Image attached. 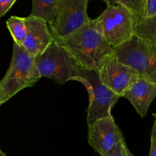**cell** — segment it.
<instances>
[{
  "label": "cell",
  "instance_id": "22",
  "mask_svg": "<svg viewBox=\"0 0 156 156\" xmlns=\"http://www.w3.org/2000/svg\"><path fill=\"white\" fill-rule=\"evenodd\" d=\"M0 156H6V154L2 150L1 146H0Z\"/></svg>",
  "mask_w": 156,
  "mask_h": 156
},
{
  "label": "cell",
  "instance_id": "23",
  "mask_svg": "<svg viewBox=\"0 0 156 156\" xmlns=\"http://www.w3.org/2000/svg\"><path fill=\"white\" fill-rule=\"evenodd\" d=\"M153 117H155V121L156 122V112L155 113V114H153Z\"/></svg>",
  "mask_w": 156,
  "mask_h": 156
},
{
  "label": "cell",
  "instance_id": "16",
  "mask_svg": "<svg viewBox=\"0 0 156 156\" xmlns=\"http://www.w3.org/2000/svg\"><path fill=\"white\" fill-rule=\"evenodd\" d=\"M111 1H112V5H114V3H116L117 5L124 6L130 12H132L138 18L140 0H111Z\"/></svg>",
  "mask_w": 156,
  "mask_h": 156
},
{
  "label": "cell",
  "instance_id": "18",
  "mask_svg": "<svg viewBox=\"0 0 156 156\" xmlns=\"http://www.w3.org/2000/svg\"><path fill=\"white\" fill-rule=\"evenodd\" d=\"M16 0H0V18L4 16L12 7Z\"/></svg>",
  "mask_w": 156,
  "mask_h": 156
},
{
  "label": "cell",
  "instance_id": "7",
  "mask_svg": "<svg viewBox=\"0 0 156 156\" xmlns=\"http://www.w3.org/2000/svg\"><path fill=\"white\" fill-rule=\"evenodd\" d=\"M88 0H59L56 17L50 26L53 37H65L90 21Z\"/></svg>",
  "mask_w": 156,
  "mask_h": 156
},
{
  "label": "cell",
  "instance_id": "3",
  "mask_svg": "<svg viewBox=\"0 0 156 156\" xmlns=\"http://www.w3.org/2000/svg\"><path fill=\"white\" fill-rule=\"evenodd\" d=\"M137 17L120 5H108L94 19L98 29L113 49L125 44L135 35Z\"/></svg>",
  "mask_w": 156,
  "mask_h": 156
},
{
  "label": "cell",
  "instance_id": "21",
  "mask_svg": "<svg viewBox=\"0 0 156 156\" xmlns=\"http://www.w3.org/2000/svg\"><path fill=\"white\" fill-rule=\"evenodd\" d=\"M101 1H103L104 2L106 3L107 5H112V1H111V0H101Z\"/></svg>",
  "mask_w": 156,
  "mask_h": 156
},
{
  "label": "cell",
  "instance_id": "4",
  "mask_svg": "<svg viewBox=\"0 0 156 156\" xmlns=\"http://www.w3.org/2000/svg\"><path fill=\"white\" fill-rule=\"evenodd\" d=\"M114 55L142 77L156 84L155 42L134 35L127 42L114 48Z\"/></svg>",
  "mask_w": 156,
  "mask_h": 156
},
{
  "label": "cell",
  "instance_id": "10",
  "mask_svg": "<svg viewBox=\"0 0 156 156\" xmlns=\"http://www.w3.org/2000/svg\"><path fill=\"white\" fill-rule=\"evenodd\" d=\"M24 20L27 33L22 47L29 54L36 58L54 41V37L44 20L30 15L24 18Z\"/></svg>",
  "mask_w": 156,
  "mask_h": 156
},
{
  "label": "cell",
  "instance_id": "24",
  "mask_svg": "<svg viewBox=\"0 0 156 156\" xmlns=\"http://www.w3.org/2000/svg\"><path fill=\"white\" fill-rule=\"evenodd\" d=\"M2 105V98H1V96H0V105Z\"/></svg>",
  "mask_w": 156,
  "mask_h": 156
},
{
  "label": "cell",
  "instance_id": "1",
  "mask_svg": "<svg viewBox=\"0 0 156 156\" xmlns=\"http://www.w3.org/2000/svg\"><path fill=\"white\" fill-rule=\"evenodd\" d=\"M80 69L98 71L108 56L114 52L101 34L94 19L65 37H54Z\"/></svg>",
  "mask_w": 156,
  "mask_h": 156
},
{
  "label": "cell",
  "instance_id": "5",
  "mask_svg": "<svg viewBox=\"0 0 156 156\" xmlns=\"http://www.w3.org/2000/svg\"><path fill=\"white\" fill-rule=\"evenodd\" d=\"M74 81L81 82L88 91L89 97L87 110L88 126L98 119L112 117L111 110L120 97L101 83L98 71L81 69L80 76Z\"/></svg>",
  "mask_w": 156,
  "mask_h": 156
},
{
  "label": "cell",
  "instance_id": "20",
  "mask_svg": "<svg viewBox=\"0 0 156 156\" xmlns=\"http://www.w3.org/2000/svg\"><path fill=\"white\" fill-rule=\"evenodd\" d=\"M126 156H134V155L132 154V152H131L130 151H129V149H128L127 146H126Z\"/></svg>",
  "mask_w": 156,
  "mask_h": 156
},
{
  "label": "cell",
  "instance_id": "9",
  "mask_svg": "<svg viewBox=\"0 0 156 156\" xmlns=\"http://www.w3.org/2000/svg\"><path fill=\"white\" fill-rule=\"evenodd\" d=\"M88 126V141L101 156H108L124 140L114 117L98 119Z\"/></svg>",
  "mask_w": 156,
  "mask_h": 156
},
{
  "label": "cell",
  "instance_id": "6",
  "mask_svg": "<svg viewBox=\"0 0 156 156\" xmlns=\"http://www.w3.org/2000/svg\"><path fill=\"white\" fill-rule=\"evenodd\" d=\"M35 59L41 78L50 79L59 85L80 76V69L55 40Z\"/></svg>",
  "mask_w": 156,
  "mask_h": 156
},
{
  "label": "cell",
  "instance_id": "11",
  "mask_svg": "<svg viewBox=\"0 0 156 156\" xmlns=\"http://www.w3.org/2000/svg\"><path fill=\"white\" fill-rule=\"evenodd\" d=\"M142 118L147 114L151 104L156 98V84L140 77L123 93Z\"/></svg>",
  "mask_w": 156,
  "mask_h": 156
},
{
  "label": "cell",
  "instance_id": "19",
  "mask_svg": "<svg viewBox=\"0 0 156 156\" xmlns=\"http://www.w3.org/2000/svg\"><path fill=\"white\" fill-rule=\"evenodd\" d=\"M149 156H156V122H154L151 132V146Z\"/></svg>",
  "mask_w": 156,
  "mask_h": 156
},
{
  "label": "cell",
  "instance_id": "8",
  "mask_svg": "<svg viewBox=\"0 0 156 156\" xmlns=\"http://www.w3.org/2000/svg\"><path fill=\"white\" fill-rule=\"evenodd\" d=\"M98 73L101 83L120 98L131 85L141 77L136 70L120 62L114 52L106 58Z\"/></svg>",
  "mask_w": 156,
  "mask_h": 156
},
{
  "label": "cell",
  "instance_id": "15",
  "mask_svg": "<svg viewBox=\"0 0 156 156\" xmlns=\"http://www.w3.org/2000/svg\"><path fill=\"white\" fill-rule=\"evenodd\" d=\"M156 15V0H140L138 20L146 19Z\"/></svg>",
  "mask_w": 156,
  "mask_h": 156
},
{
  "label": "cell",
  "instance_id": "17",
  "mask_svg": "<svg viewBox=\"0 0 156 156\" xmlns=\"http://www.w3.org/2000/svg\"><path fill=\"white\" fill-rule=\"evenodd\" d=\"M126 146H126L125 140H122L120 143L117 144L115 149L108 156H126Z\"/></svg>",
  "mask_w": 156,
  "mask_h": 156
},
{
  "label": "cell",
  "instance_id": "14",
  "mask_svg": "<svg viewBox=\"0 0 156 156\" xmlns=\"http://www.w3.org/2000/svg\"><path fill=\"white\" fill-rule=\"evenodd\" d=\"M135 35L156 43V15L146 19L138 20Z\"/></svg>",
  "mask_w": 156,
  "mask_h": 156
},
{
  "label": "cell",
  "instance_id": "12",
  "mask_svg": "<svg viewBox=\"0 0 156 156\" xmlns=\"http://www.w3.org/2000/svg\"><path fill=\"white\" fill-rule=\"evenodd\" d=\"M59 0H32L30 15L44 20L51 26L56 17Z\"/></svg>",
  "mask_w": 156,
  "mask_h": 156
},
{
  "label": "cell",
  "instance_id": "2",
  "mask_svg": "<svg viewBox=\"0 0 156 156\" xmlns=\"http://www.w3.org/2000/svg\"><path fill=\"white\" fill-rule=\"evenodd\" d=\"M41 79L35 58L22 46L13 43L10 65L0 80L2 103H5L21 90L34 85Z\"/></svg>",
  "mask_w": 156,
  "mask_h": 156
},
{
  "label": "cell",
  "instance_id": "13",
  "mask_svg": "<svg viewBox=\"0 0 156 156\" xmlns=\"http://www.w3.org/2000/svg\"><path fill=\"white\" fill-rule=\"evenodd\" d=\"M6 26L13 38L14 43L22 46L27 33V28L24 18L11 16L6 21Z\"/></svg>",
  "mask_w": 156,
  "mask_h": 156
}]
</instances>
